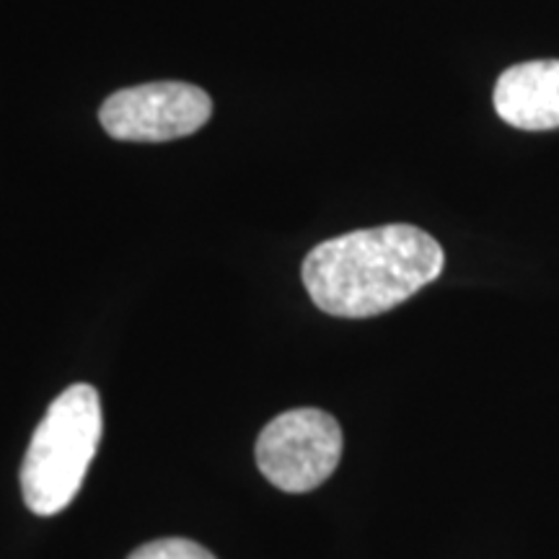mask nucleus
<instances>
[{"mask_svg":"<svg viewBox=\"0 0 559 559\" xmlns=\"http://www.w3.org/2000/svg\"><path fill=\"white\" fill-rule=\"evenodd\" d=\"M440 243L409 223L362 228L309 251L300 267L317 309L340 319L386 313L443 272Z\"/></svg>","mask_w":559,"mask_h":559,"instance_id":"f257e3e1","label":"nucleus"},{"mask_svg":"<svg viewBox=\"0 0 559 559\" xmlns=\"http://www.w3.org/2000/svg\"><path fill=\"white\" fill-rule=\"evenodd\" d=\"M99 440V391L88 383H73L50 404L26 449L21 464L26 508L37 515L62 513L81 492Z\"/></svg>","mask_w":559,"mask_h":559,"instance_id":"f03ea898","label":"nucleus"},{"mask_svg":"<svg viewBox=\"0 0 559 559\" xmlns=\"http://www.w3.org/2000/svg\"><path fill=\"white\" fill-rule=\"evenodd\" d=\"M340 423L324 409H288L257 438V466L277 489L290 495L324 485L342 459Z\"/></svg>","mask_w":559,"mask_h":559,"instance_id":"7ed1b4c3","label":"nucleus"},{"mask_svg":"<svg viewBox=\"0 0 559 559\" xmlns=\"http://www.w3.org/2000/svg\"><path fill=\"white\" fill-rule=\"evenodd\" d=\"M213 115V102L200 86L156 81L122 88L102 104V128L117 140L164 143L198 132Z\"/></svg>","mask_w":559,"mask_h":559,"instance_id":"20e7f679","label":"nucleus"},{"mask_svg":"<svg viewBox=\"0 0 559 559\" xmlns=\"http://www.w3.org/2000/svg\"><path fill=\"white\" fill-rule=\"evenodd\" d=\"M495 109L510 128H559V60H528L508 68L495 86Z\"/></svg>","mask_w":559,"mask_h":559,"instance_id":"39448f33","label":"nucleus"},{"mask_svg":"<svg viewBox=\"0 0 559 559\" xmlns=\"http://www.w3.org/2000/svg\"><path fill=\"white\" fill-rule=\"evenodd\" d=\"M128 559H215V555L192 539H156L138 547Z\"/></svg>","mask_w":559,"mask_h":559,"instance_id":"423d86ee","label":"nucleus"}]
</instances>
